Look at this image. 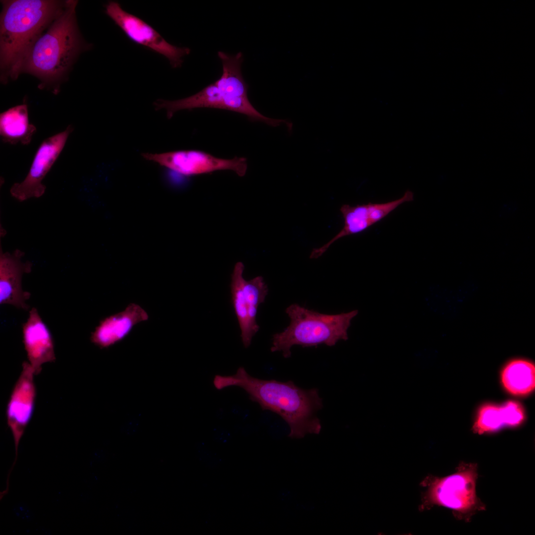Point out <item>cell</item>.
Segmentation results:
<instances>
[{
    "label": "cell",
    "instance_id": "1",
    "mask_svg": "<svg viewBox=\"0 0 535 535\" xmlns=\"http://www.w3.org/2000/svg\"><path fill=\"white\" fill-rule=\"evenodd\" d=\"M213 383L218 390L237 386L264 410L280 416L290 428L289 436L301 438L308 434H319L321 429L317 416L323 402L317 388L303 389L292 381L262 379L251 375L244 367L229 375H215Z\"/></svg>",
    "mask_w": 535,
    "mask_h": 535
},
{
    "label": "cell",
    "instance_id": "2",
    "mask_svg": "<svg viewBox=\"0 0 535 535\" xmlns=\"http://www.w3.org/2000/svg\"><path fill=\"white\" fill-rule=\"evenodd\" d=\"M76 0H66L61 12L31 44L20 63L18 75L32 74L41 82V88H54L70 69L78 54L89 49L76 22Z\"/></svg>",
    "mask_w": 535,
    "mask_h": 535
},
{
    "label": "cell",
    "instance_id": "3",
    "mask_svg": "<svg viewBox=\"0 0 535 535\" xmlns=\"http://www.w3.org/2000/svg\"><path fill=\"white\" fill-rule=\"evenodd\" d=\"M53 0H2L0 18V63L2 81L18 76L20 63L36 39L61 12L65 5Z\"/></svg>",
    "mask_w": 535,
    "mask_h": 535
},
{
    "label": "cell",
    "instance_id": "4",
    "mask_svg": "<svg viewBox=\"0 0 535 535\" xmlns=\"http://www.w3.org/2000/svg\"><path fill=\"white\" fill-rule=\"evenodd\" d=\"M217 55L222 65V73L217 80L185 98L174 101L159 99L154 103L156 108L165 109L168 118L183 109L204 107L225 109L243 114L250 120L262 122L273 127L285 124L288 131H291V122L265 116L250 103L248 97L249 86L241 71L243 54L239 52L231 55L218 51Z\"/></svg>",
    "mask_w": 535,
    "mask_h": 535
},
{
    "label": "cell",
    "instance_id": "5",
    "mask_svg": "<svg viewBox=\"0 0 535 535\" xmlns=\"http://www.w3.org/2000/svg\"><path fill=\"white\" fill-rule=\"evenodd\" d=\"M290 319L289 325L273 335L270 350L281 352L285 358L291 356V348L325 344L333 346L340 340L348 339V330L357 310L329 315L309 310L298 304L289 306L285 310Z\"/></svg>",
    "mask_w": 535,
    "mask_h": 535
},
{
    "label": "cell",
    "instance_id": "6",
    "mask_svg": "<svg viewBox=\"0 0 535 535\" xmlns=\"http://www.w3.org/2000/svg\"><path fill=\"white\" fill-rule=\"evenodd\" d=\"M477 466L462 463L451 475L430 481L425 496V506L439 505L453 511L458 518L469 519L484 509L476 493Z\"/></svg>",
    "mask_w": 535,
    "mask_h": 535
},
{
    "label": "cell",
    "instance_id": "7",
    "mask_svg": "<svg viewBox=\"0 0 535 535\" xmlns=\"http://www.w3.org/2000/svg\"><path fill=\"white\" fill-rule=\"evenodd\" d=\"M244 269L242 262L236 263L231 275L230 289L241 340L244 346L248 348L259 329L256 320L258 309L265 301L268 288L262 276L245 280L243 276Z\"/></svg>",
    "mask_w": 535,
    "mask_h": 535
},
{
    "label": "cell",
    "instance_id": "8",
    "mask_svg": "<svg viewBox=\"0 0 535 535\" xmlns=\"http://www.w3.org/2000/svg\"><path fill=\"white\" fill-rule=\"evenodd\" d=\"M142 156L147 160L185 176L231 170L242 177L245 175L247 169L246 158L235 157L225 159L199 150H179L160 154L146 153L142 154Z\"/></svg>",
    "mask_w": 535,
    "mask_h": 535
},
{
    "label": "cell",
    "instance_id": "9",
    "mask_svg": "<svg viewBox=\"0 0 535 535\" xmlns=\"http://www.w3.org/2000/svg\"><path fill=\"white\" fill-rule=\"evenodd\" d=\"M105 9L106 14L130 40L163 56L172 67H180L183 58L190 54L189 48L170 44L143 20L124 10L118 2H108Z\"/></svg>",
    "mask_w": 535,
    "mask_h": 535
},
{
    "label": "cell",
    "instance_id": "10",
    "mask_svg": "<svg viewBox=\"0 0 535 535\" xmlns=\"http://www.w3.org/2000/svg\"><path fill=\"white\" fill-rule=\"evenodd\" d=\"M73 130L69 125L63 131L45 139L38 148L29 171L25 179L14 183L10 188L11 195L19 201L39 198L46 187L42 182L63 150L68 137Z\"/></svg>",
    "mask_w": 535,
    "mask_h": 535
},
{
    "label": "cell",
    "instance_id": "11",
    "mask_svg": "<svg viewBox=\"0 0 535 535\" xmlns=\"http://www.w3.org/2000/svg\"><path fill=\"white\" fill-rule=\"evenodd\" d=\"M34 374L31 365L27 362H24L21 374L14 385L7 406V422L13 435L15 449V459L8 477L16 462L20 440L33 413L36 398Z\"/></svg>",
    "mask_w": 535,
    "mask_h": 535
},
{
    "label": "cell",
    "instance_id": "12",
    "mask_svg": "<svg viewBox=\"0 0 535 535\" xmlns=\"http://www.w3.org/2000/svg\"><path fill=\"white\" fill-rule=\"evenodd\" d=\"M413 200V193L407 190L402 197L386 203H369L353 206L342 205L340 212L344 219V226L337 234L322 246L323 248L327 250L340 238L364 231L385 217L400 205Z\"/></svg>",
    "mask_w": 535,
    "mask_h": 535
},
{
    "label": "cell",
    "instance_id": "13",
    "mask_svg": "<svg viewBox=\"0 0 535 535\" xmlns=\"http://www.w3.org/2000/svg\"><path fill=\"white\" fill-rule=\"evenodd\" d=\"M25 253L19 249L12 253L0 254V304H9L24 310H28L26 303L30 297L29 292L24 291L22 278L24 273L32 269V264L22 260Z\"/></svg>",
    "mask_w": 535,
    "mask_h": 535
},
{
    "label": "cell",
    "instance_id": "14",
    "mask_svg": "<svg viewBox=\"0 0 535 535\" xmlns=\"http://www.w3.org/2000/svg\"><path fill=\"white\" fill-rule=\"evenodd\" d=\"M22 334L29 364L37 375L40 373L43 364L55 360V356L51 332L34 307L23 324Z\"/></svg>",
    "mask_w": 535,
    "mask_h": 535
},
{
    "label": "cell",
    "instance_id": "15",
    "mask_svg": "<svg viewBox=\"0 0 535 535\" xmlns=\"http://www.w3.org/2000/svg\"><path fill=\"white\" fill-rule=\"evenodd\" d=\"M147 312L139 305L130 303L122 311L101 320L91 333V341L107 348L121 341L138 323L147 321Z\"/></svg>",
    "mask_w": 535,
    "mask_h": 535
},
{
    "label": "cell",
    "instance_id": "16",
    "mask_svg": "<svg viewBox=\"0 0 535 535\" xmlns=\"http://www.w3.org/2000/svg\"><path fill=\"white\" fill-rule=\"evenodd\" d=\"M36 131L29 122L26 104L9 108L0 115V134L3 142L12 145H28Z\"/></svg>",
    "mask_w": 535,
    "mask_h": 535
},
{
    "label": "cell",
    "instance_id": "17",
    "mask_svg": "<svg viewBox=\"0 0 535 535\" xmlns=\"http://www.w3.org/2000/svg\"><path fill=\"white\" fill-rule=\"evenodd\" d=\"M534 365L523 359L508 363L502 373V381L511 393L524 395L531 392L535 386Z\"/></svg>",
    "mask_w": 535,
    "mask_h": 535
},
{
    "label": "cell",
    "instance_id": "18",
    "mask_svg": "<svg viewBox=\"0 0 535 535\" xmlns=\"http://www.w3.org/2000/svg\"><path fill=\"white\" fill-rule=\"evenodd\" d=\"M505 426L500 407L486 405L480 409L473 428L479 433L492 432Z\"/></svg>",
    "mask_w": 535,
    "mask_h": 535
},
{
    "label": "cell",
    "instance_id": "19",
    "mask_svg": "<svg viewBox=\"0 0 535 535\" xmlns=\"http://www.w3.org/2000/svg\"><path fill=\"white\" fill-rule=\"evenodd\" d=\"M500 408L505 426H517L523 421L524 410L518 403L509 401Z\"/></svg>",
    "mask_w": 535,
    "mask_h": 535
}]
</instances>
